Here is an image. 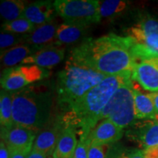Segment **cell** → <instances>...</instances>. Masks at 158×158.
Returning <instances> with one entry per match:
<instances>
[{
  "label": "cell",
  "instance_id": "29",
  "mask_svg": "<svg viewBox=\"0 0 158 158\" xmlns=\"http://www.w3.org/2000/svg\"><path fill=\"white\" fill-rule=\"evenodd\" d=\"M143 154L145 158H158V146L145 149Z\"/></svg>",
  "mask_w": 158,
  "mask_h": 158
},
{
  "label": "cell",
  "instance_id": "8",
  "mask_svg": "<svg viewBox=\"0 0 158 158\" xmlns=\"http://www.w3.org/2000/svg\"><path fill=\"white\" fill-rule=\"evenodd\" d=\"M66 127L63 116L51 118L48 125L37 133L32 149L43 153L48 158L52 157L59 138Z\"/></svg>",
  "mask_w": 158,
  "mask_h": 158
},
{
  "label": "cell",
  "instance_id": "30",
  "mask_svg": "<svg viewBox=\"0 0 158 158\" xmlns=\"http://www.w3.org/2000/svg\"><path fill=\"white\" fill-rule=\"evenodd\" d=\"M0 158H10L9 150L2 140L0 143Z\"/></svg>",
  "mask_w": 158,
  "mask_h": 158
},
{
  "label": "cell",
  "instance_id": "21",
  "mask_svg": "<svg viewBox=\"0 0 158 158\" xmlns=\"http://www.w3.org/2000/svg\"><path fill=\"white\" fill-rule=\"evenodd\" d=\"M27 4L21 0H4L0 4V13L5 22L22 17Z\"/></svg>",
  "mask_w": 158,
  "mask_h": 158
},
{
  "label": "cell",
  "instance_id": "12",
  "mask_svg": "<svg viewBox=\"0 0 158 158\" xmlns=\"http://www.w3.org/2000/svg\"><path fill=\"white\" fill-rule=\"evenodd\" d=\"M64 54L65 48L62 45H48L37 50L21 63L34 64L40 68H50L59 64L64 59Z\"/></svg>",
  "mask_w": 158,
  "mask_h": 158
},
{
  "label": "cell",
  "instance_id": "17",
  "mask_svg": "<svg viewBox=\"0 0 158 158\" xmlns=\"http://www.w3.org/2000/svg\"><path fill=\"white\" fill-rule=\"evenodd\" d=\"M133 95L136 118L158 120V116L156 113L153 102L149 95L142 93L138 88L134 86Z\"/></svg>",
  "mask_w": 158,
  "mask_h": 158
},
{
  "label": "cell",
  "instance_id": "1",
  "mask_svg": "<svg viewBox=\"0 0 158 158\" xmlns=\"http://www.w3.org/2000/svg\"><path fill=\"white\" fill-rule=\"evenodd\" d=\"M135 43L132 37L112 33L87 38L72 51L70 59L106 76L132 75L135 63L131 49Z\"/></svg>",
  "mask_w": 158,
  "mask_h": 158
},
{
  "label": "cell",
  "instance_id": "15",
  "mask_svg": "<svg viewBox=\"0 0 158 158\" xmlns=\"http://www.w3.org/2000/svg\"><path fill=\"white\" fill-rule=\"evenodd\" d=\"M78 143L75 128L67 126L59 138L52 157L73 158Z\"/></svg>",
  "mask_w": 158,
  "mask_h": 158
},
{
  "label": "cell",
  "instance_id": "11",
  "mask_svg": "<svg viewBox=\"0 0 158 158\" xmlns=\"http://www.w3.org/2000/svg\"><path fill=\"white\" fill-rule=\"evenodd\" d=\"M58 27L59 25L54 20L45 24L37 26L31 33L23 35V43L32 47L35 52L48 45H57L56 35Z\"/></svg>",
  "mask_w": 158,
  "mask_h": 158
},
{
  "label": "cell",
  "instance_id": "18",
  "mask_svg": "<svg viewBox=\"0 0 158 158\" xmlns=\"http://www.w3.org/2000/svg\"><path fill=\"white\" fill-rule=\"evenodd\" d=\"M87 27L64 23L59 25L56 35V42L59 45L73 44L82 38Z\"/></svg>",
  "mask_w": 158,
  "mask_h": 158
},
{
  "label": "cell",
  "instance_id": "23",
  "mask_svg": "<svg viewBox=\"0 0 158 158\" xmlns=\"http://www.w3.org/2000/svg\"><path fill=\"white\" fill-rule=\"evenodd\" d=\"M128 34L136 43L147 45L149 48L158 51V32L143 34L138 27H131L128 30Z\"/></svg>",
  "mask_w": 158,
  "mask_h": 158
},
{
  "label": "cell",
  "instance_id": "24",
  "mask_svg": "<svg viewBox=\"0 0 158 158\" xmlns=\"http://www.w3.org/2000/svg\"><path fill=\"white\" fill-rule=\"evenodd\" d=\"M36 26L32 23L29 20L24 18H20L19 19L12 21L5 22L2 25V29L3 31H8L16 35H27L34 31Z\"/></svg>",
  "mask_w": 158,
  "mask_h": 158
},
{
  "label": "cell",
  "instance_id": "26",
  "mask_svg": "<svg viewBox=\"0 0 158 158\" xmlns=\"http://www.w3.org/2000/svg\"><path fill=\"white\" fill-rule=\"evenodd\" d=\"M23 36L21 35H16L2 31L0 34V48L1 51L15 46L18 44L23 43Z\"/></svg>",
  "mask_w": 158,
  "mask_h": 158
},
{
  "label": "cell",
  "instance_id": "3",
  "mask_svg": "<svg viewBox=\"0 0 158 158\" xmlns=\"http://www.w3.org/2000/svg\"><path fill=\"white\" fill-rule=\"evenodd\" d=\"M13 97V120L15 124L38 133L51 120L53 96L44 86H28Z\"/></svg>",
  "mask_w": 158,
  "mask_h": 158
},
{
  "label": "cell",
  "instance_id": "25",
  "mask_svg": "<svg viewBox=\"0 0 158 158\" xmlns=\"http://www.w3.org/2000/svg\"><path fill=\"white\" fill-rule=\"evenodd\" d=\"M127 7V2L121 0H107L100 2V11L101 17L111 18L120 14Z\"/></svg>",
  "mask_w": 158,
  "mask_h": 158
},
{
  "label": "cell",
  "instance_id": "7",
  "mask_svg": "<svg viewBox=\"0 0 158 158\" xmlns=\"http://www.w3.org/2000/svg\"><path fill=\"white\" fill-rule=\"evenodd\" d=\"M46 72L35 64L16 66L3 70L1 76V87L9 92L22 89L46 76Z\"/></svg>",
  "mask_w": 158,
  "mask_h": 158
},
{
  "label": "cell",
  "instance_id": "16",
  "mask_svg": "<svg viewBox=\"0 0 158 158\" xmlns=\"http://www.w3.org/2000/svg\"><path fill=\"white\" fill-rule=\"evenodd\" d=\"M35 50L27 43H22L15 46L1 51L2 66L5 69L13 68L18 63L22 62L24 59L34 54Z\"/></svg>",
  "mask_w": 158,
  "mask_h": 158
},
{
  "label": "cell",
  "instance_id": "27",
  "mask_svg": "<svg viewBox=\"0 0 158 158\" xmlns=\"http://www.w3.org/2000/svg\"><path fill=\"white\" fill-rule=\"evenodd\" d=\"M90 141L88 139H80L75 151L73 158H89L88 152Z\"/></svg>",
  "mask_w": 158,
  "mask_h": 158
},
{
  "label": "cell",
  "instance_id": "28",
  "mask_svg": "<svg viewBox=\"0 0 158 158\" xmlns=\"http://www.w3.org/2000/svg\"><path fill=\"white\" fill-rule=\"evenodd\" d=\"M10 158H28L30 151H21V150H13L9 151Z\"/></svg>",
  "mask_w": 158,
  "mask_h": 158
},
{
  "label": "cell",
  "instance_id": "13",
  "mask_svg": "<svg viewBox=\"0 0 158 158\" xmlns=\"http://www.w3.org/2000/svg\"><path fill=\"white\" fill-rule=\"evenodd\" d=\"M123 129L108 118H105L97 124L88 136L90 143L106 144L116 143L123 136Z\"/></svg>",
  "mask_w": 158,
  "mask_h": 158
},
{
  "label": "cell",
  "instance_id": "2",
  "mask_svg": "<svg viewBox=\"0 0 158 158\" xmlns=\"http://www.w3.org/2000/svg\"><path fill=\"white\" fill-rule=\"evenodd\" d=\"M132 75L124 74L107 76L85 95L69 107L70 111L63 116L67 126L78 132L80 139H87L92 130L100 121L102 110L119 87L124 79Z\"/></svg>",
  "mask_w": 158,
  "mask_h": 158
},
{
  "label": "cell",
  "instance_id": "9",
  "mask_svg": "<svg viewBox=\"0 0 158 158\" xmlns=\"http://www.w3.org/2000/svg\"><path fill=\"white\" fill-rule=\"evenodd\" d=\"M37 133L33 130L13 124L10 127H1V140L9 151H31Z\"/></svg>",
  "mask_w": 158,
  "mask_h": 158
},
{
  "label": "cell",
  "instance_id": "10",
  "mask_svg": "<svg viewBox=\"0 0 158 158\" xmlns=\"http://www.w3.org/2000/svg\"><path fill=\"white\" fill-rule=\"evenodd\" d=\"M132 79L145 90L158 92V56L135 62Z\"/></svg>",
  "mask_w": 158,
  "mask_h": 158
},
{
  "label": "cell",
  "instance_id": "31",
  "mask_svg": "<svg viewBox=\"0 0 158 158\" xmlns=\"http://www.w3.org/2000/svg\"><path fill=\"white\" fill-rule=\"evenodd\" d=\"M148 95L152 100L154 106H155L156 113L158 116V92H153V93L148 94Z\"/></svg>",
  "mask_w": 158,
  "mask_h": 158
},
{
  "label": "cell",
  "instance_id": "19",
  "mask_svg": "<svg viewBox=\"0 0 158 158\" xmlns=\"http://www.w3.org/2000/svg\"><path fill=\"white\" fill-rule=\"evenodd\" d=\"M138 138L144 149L158 146V120L141 124L138 131Z\"/></svg>",
  "mask_w": 158,
  "mask_h": 158
},
{
  "label": "cell",
  "instance_id": "4",
  "mask_svg": "<svg viewBox=\"0 0 158 158\" xmlns=\"http://www.w3.org/2000/svg\"><path fill=\"white\" fill-rule=\"evenodd\" d=\"M106 77L69 58L64 70L58 75L56 92L59 103L70 107Z\"/></svg>",
  "mask_w": 158,
  "mask_h": 158
},
{
  "label": "cell",
  "instance_id": "32",
  "mask_svg": "<svg viewBox=\"0 0 158 158\" xmlns=\"http://www.w3.org/2000/svg\"><path fill=\"white\" fill-rule=\"evenodd\" d=\"M28 158H47L46 155L40 152L37 151V150L31 149V152L29 153Z\"/></svg>",
  "mask_w": 158,
  "mask_h": 158
},
{
  "label": "cell",
  "instance_id": "14",
  "mask_svg": "<svg viewBox=\"0 0 158 158\" xmlns=\"http://www.w3.org/2000/svg\"><path fill=\"white\" fill-rule=\"evenodd\" d=\"M56 10L51 1H37L27 4L22 17L36 26L45 24L54 20Z\"/></svg>",
  "mask_w": 158,
  "mask_h": 158
},
{
  "label": "cell",
  "instance_id": "5",
  "mask_svg": "<svg viewBox=\"0 0 158 158\" xmlns=\"http://www.w3.org/2000/svg\"><path fill=\"white\" fill-rule=\"evenodd\" d=\"M108 118L123 129L136 119L132 78L124 79L102 110L100 121Z\"/></svg>",
  "mask_w": 158,
  "mask_h": 158
},
{
  "label": "cell",
  "instance_id": "20",
  "mask_svg": "<svg viewBox=\"0 0 158 158\" xmlns=\"http://www.w3.org/2000/svg\"><path fill=\"white\" fill-rule=\"evenodd\" d=\"M123 153L121 146L116 143H90L88 157L89 158H119Z\"/></svg>",
  "mask_w": 158,
  "mask_h": 158
},
{
  "label": "cell",
  "instance_id": "22",
  "mask_svg": "<svg viewBox=\"0 0 158 158\" xmlns=\"http://www.w3.org/2000/svg\"><path fill=\"white\" fill-rule=\"evenodd\" d=\"M0 122L1 127H10L13 120V97L12 92L2 89L0 93Z\"/></svg>",
  "mask_w": 158,
  "mask_h": 158
},
{
  "label": "cell",
  "instance_id": "33",
  "mask_svg": "<svg viewBox=\"0 0 158 158\" xmlns=\"http://www.w3.org/2000/svg\"><path fill=\"white\" fill-rule=\"evenodd\" d=\"M48 158H53L52 157H48Z\"/></svg>",
  "mask_w": 158,
  "mask_h": 158
},
{
  "label": "cell",
  "instance_id": "6",
  "mask_svg": "<svg viewBox=\"0 0 158 158\" xmlns=\"http://www.w3.org/2000/svg\"><path fill=\"white\" fill-rule=\"evenodd\" d=\"M54 5L64 23L88 27L101 19L100 2L96 0H56Z\"/></svg>",
  "mask_w": 158,
  "mask_h": 158
}]
</instances>
